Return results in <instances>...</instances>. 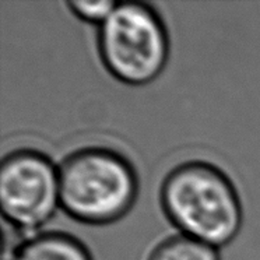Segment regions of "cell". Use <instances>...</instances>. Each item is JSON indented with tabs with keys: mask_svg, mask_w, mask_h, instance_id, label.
<instances>
[{
	"mask_svg": "<svg viewBox=\"0 0 260 260\" xmlns=\"http://www.w3.org/2000/svg\"><path fill=\"white\" fill-rule=\"evenodd\" d=\"M60 207L87 225H108L129 213L139 194L136 168L116 150L88 146L57 165Z\"/></svg>",
	"mask_w": 260,
	"mask_h": 260,
	"instance_id": "obj_2",
	"label": "cell"
},
{
	"mask_svg": "<svg viewBox=\"0 0 260 260\" xmlns=\"http://www.w3.org/2000/svg\"><path fill=\"white\" fill-rule=\"evenodd\" d=\"M147 260H221L218 249L199 239L176 234L165 238L148 254Z\"/></svg>",
	"mask_w": 260,
	"mask_h": 260,
	"instance_id": "obj_6",
	"label": "cell"
},
{
	"mask_svg": "<svg viewBox=\"0 0 260 260\" xmlns=\"http://www.w3.org/2000/svg\"><path fill=\"white\" fill-rule=\"evenodd\" d=\"M60 206L59 172L46 154L17 148L0 164V209L14 228L32 235L52 220Z\"/></svg>",
	"mask_w": 260,
	"mask_h": 260,
	"instance_id": "obj_4",
	"label": "cell"
},
{
	"mask_svg": "<svg viewBox=\"0 0 260 260\" xmlns=\"http://www.w3.org/2000/svg\"><path fill=\"white\" fill-rule=\"evenodd\" d=\"M96 48L104 68L129 85L151 83L170 57V37L162 18L144 2H118L98 27Z\"/></svg>",
	"mask_w": 260,
	"mask_h": 260,
	"instance_id": "obj_3",
	"label": "cell"
},
{
	"mask_svg": "<svg viewBox=\"0 0 260 260\" xmlns=\"http://www.w3.org/2000/svg\"><path fill=\"white\" fill-rule=\"evenodd\" d=\"M159 203L179 234L225 246L242 226V204L230 176L217 165L192 159L176 165L159 187Z\"/></svg>",
	"mask_w": 260,
	"mask_h": 260,
	"instance_id": "obj_1",
	"label": "cell"
},
{
	"mask_svg": "<svg viewBox=\"0 0 260 260\" xmlns=\"http://www.w3.org/2000/svg\"><path fill=\"white\" fill-rule=\"evenodd\" d=\"M118 2L111 0H101V2H79V0H70L66 2V6L72 14L80 18L81 21L88 24H98L101 25L108 16L111 14Z\"/></svg>",
	"mask_w": 260,
	"mask_h": 260,
	"instance_id": "obj_7",
	"label": "cell"
},
{
	"mask_svg": "<svg viewBox=\"0 0 260 260\" xmlns=\"http://www.w3.org/2000/svg\"><path fill=\"white\" fill-rule=\"evenodd\" d=\"M5 260H94L83 241L69 232H35L24 238Z\"/></svg>",
	"mask_w": 260,
	"mask_h": 260,
	"instance_id": "obj_5",
	"label": "cell"
}]
</instances>
